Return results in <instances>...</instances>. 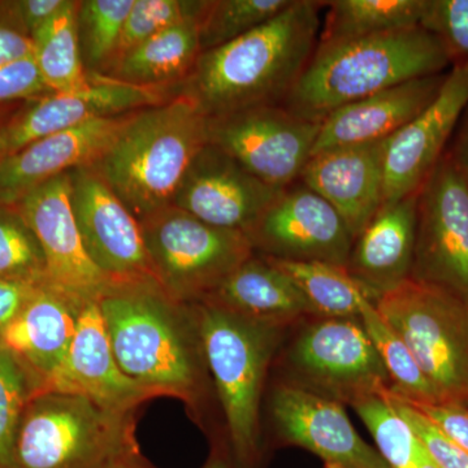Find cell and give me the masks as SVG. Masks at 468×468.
I'll return each mask as SVG.
<instances>
[{
  "label": "cell",
  "mask_w": 468,
  "mask_h": 468,
  "mask_svg": "<svg viewBox=\"0 0 468 468\" xmlns=\"http://www.w3.org/2000/svg\"><path fill=\"white\" fill-rule=\"evenodd\" d=\"M0 279L48 284L46 261L36 234L16 206L0 203Z\"/></svg>",
  "instance_id": "obj_34"
},
{
  "label": "cell",
  "mask_w": 468,
  "mask_h": 468,
  "mask_svg": "<svg viewBox=\"0 0 468 468\" xmlns=\"http://www.w3.org/2000/svg\"><path fill=\"white\" fill-rule=\"evenodd\" d=\"M43 392L84 397L124 414H134L144 402L156 399L120 368L97 301L82 307L69 349Z\"/></svg>",
  "instance_id": "obj_19"
},
{
  "label": "cell",
  "mask_w": 468,
  "mask_h": 468,
  "mask_svg": "<svg viewBox=\"0 0 468 468\" xmlns=\"http://www.w3.org/2000/svg\"><path fill=\"white\" fill-rule=\"evenodd\" d=\"M282 190L207 143L193 159L172 206L209 226L246 233Z\"/></svg>",
  "instance_id": "obj_17"
},
{
  "label": "cell",
  "mask_w": 468,
  "mask_h": 468,
  "mask_svg": "<svg viewBox=\"0 0 468 468\" xmlns=\"http://www.w3.org/2000/svg\"><path fill=\"white\" fill-rule=\"evenodd\" d=\"M101 468H158L154 466L153 463H150L146 458L141 454L140 449H135V451H132L129 452H125V454L120 455V457L115 458L109 462V463L104 464L103 467Z\"/></svg>",
  "instance_id": "obj_45"
},
{
  "label": "cell",
  "mask_w": 468,
  "mask_h": 468,
  "mask_svg": "<svg viewBox=\"0 0 468 468\" xmlns=\"http://www.w3.org/2000/svg\"><path fill=\"white\" fill-rule=\"evenodd\" d=\"M84 306L48 284L41 285L0 337V349L16 360L33 394L46 389L63 362Z\"/></svg>",
  "instance_id": "obj_22"
},
{
  "label": "cell",
  "mask_w": 468,
  "mask_h": 468,
  "mask_svg": "<svg viewBox=\"0 0 468 468\" xmlns=\"http://www.w3.org/2000/svg\"><path fill=\"white\" fill-rule=\"evenodd\" d=\"M140 226L156 282L185 304L205 301L255 252L245 233L209 226L176 206Z\"/></svg>",
  "instance_id": "obj_8"
},
{
  "label": "cell",
  "mask_w": 468,
  "mask_h": 468,
  "mask_svg": "<svg viewBox=\"0 0 468 468\" xmlns=\"http://www.w3.org/2000/svg\"><path fill=\"white\" fill-rule=\"evenodd\" d=\"M207 5L208 0H134L126 17L113 66L126 52L155 34L184 21L201 20Z\"/></svg>",
  "instance_id": "obj_35"
},
{
  "label": "cell",
  "mask_w": 468,
  "mask_h": 468,
  "mask_svg": "<svg viewBox=\"0 0 468 468\" xmlns=\"http://www.w3.org/2000/svg\"><path fill=\"white\" fill-rule=\"evenodd\" d=\"M420 27L441 42L451 69L468 70V0H427Z\"/></svg>",
  "instance_id": "obj_37"
},
{
  "label": "cell",
  "mask_w": 468,
  "mask_h": 468,
  "mask_svg": "<svg viewBox=\"0 0 468 468\" xmlns=\"http://www.w3.org/2000/svg\"><path fill=\"white\" fill-rule=\"evenodd\" d=\"M245 234L263 257L343 267L354 242L340 214L300 180L285 187Z\"/></svg>",
  "instance_id": "obj_12"
},
{
  "label": "cell",
  "mask_w": 468,
  "mask_h": 468,
  "mask_svg": "<svg viewBox=\"0 0 468 468\" xmlns=\"http://www.w3.org/2000/svg\"><path fill=\"white\" fill-rule=\"evenodd\" d=\"M427 0H334L324 2L319 43L367 38L419 27Z\"/></svg>",
  "instance_id": "obj_27"
},
{
  "label": "cell",
  "mask_w": 468,
  "mask_h": 468,
  "mask_svg": "<svg viewBox=\"0 0 468 468\" xmlns=\"http://www.w3.org/2000/svg\"><path fill=\"white\" fill-rule=\"evenodd\" d=\"M39 286L17 280L0 279V337L20 315Z\"/></svg>",
  "instance_id": "obj_42"
},
{
  "label": "cell",
  "mask_w": 468,
  "mask_h": 468,
  "mask_svg": "<svg viewBox=\"0 0 468 468\" xmlns=\"http://www.w3.org/2000/svg\"><path fill=\"white\" fill-rule=\"evenodd\" d=\"M34 55V42L15 0H0V67Z\"/></svg>",
  "instance_id": "obj_40"
},
{
  "label": "cell",
  "mask_w": 468,
  "mask_h": 468,
  "mask_svg": "<svg viewBox=\"0 0 468 468\" xmlns=\"http://www.w3.org/2000/svg\"><path fill=\"white\" fill-rule=\"evenodd\" d=\"M448 72L402 82L329 113L320 125L313 155L335 147L387 141L436 100Z\"/></svg>",
  "instance_id": "obj_23"
},
{
  "label": "cell",
  "mask_w": 468,
  "mask_h": 468,
  "mask_svg": "<svg viewBox=\"0 0 468 468\" xmlns=\"http://www.w3.org/2000/svg\"><path fill=\"white\" fill-rule=\"evenodd\" d=\"M69 193L68 172L36 187L14 206L41 245L48 285L84 306L100 298L110 280L85 250Z\"/></svg>",
  "instance_id": "obj_15"
},
{
  "label": "cell",
  "mask_w": 468,
  "mask_h": 468,
  "mask_svg": "<svg viewBox=\"0 0 468 468\" xmlns=\"http://www.w3.org/2000/svg\"><path fill=\"white\" fill-rule=\"evenodd\" d=\"M468 406V405H467Z\"/></svg>",
  "instance_id": "obj_50"
},
{
  "label": "cell",
  "mask_w": 468,
  "mask_h": 468,
  "mask_svg": "<svg viewBox=\"0 0 468 468\" xmlns=\"http://www.w3.org/2000/svg\"><path fill=\"white\" fill-rule=\"evenodd\" d=\"M268 260L291 277L318 316L359 318L363 306L374 301L346 267L323 261Z\"/></svg>",
  "instance_id": "obj_28"
},
{
  "label": "cell",
  "mask_w": 468,
  "mask_h": 468,
  "mask_svg": "<svg viewBox=\"0 0 468 468\" xmlns=\"http://www.w3.org/2000/svg\"><path fill=\"white\" fill-rule=\"evenodd\" d=\"M393 408L414 431L428 457L439 468H468V452L443 435L418 410L410 406L392 388L385 392Z\"/></svg>",
  "instance_id": "obj_38"
},
{
  "label": "cell",
  "mask_w": 468,
  "mask_h": 468,
  "mask_svg": "<svg viewBox=\"0 0 468 468\" xmlns=\"http://www.w3.org/2000/svg\"><path fill=\"white\" fill-rule=\"evenodd\" d=\"M50 92L34 57L0 67V106L11 101L36 100Z\"/></svg>",
  "instance_id": "obj_39"
},
{
  "label": "cell",
  "mask_w": 468,
  "mask_h": 468,
  "mask_svg": "<svg viewBox=\"0 0 468 468\" xmlns=\"http://www.w3.org/2000/svg\"><path fill=\"white\" fill-rule=\"evenodd\" d=\"M203 302L261 324L288 329L318 316L284 271L254 252Z\"/></svg>",
  "instance_id": "obj_25"
},
{
  "label": "cell",
  "mask_w": 468,
  "mask_h": 468,
  "mask_svg": "<svg viewBox=\"0 0 468 468\" xmlns=\"http://www.w3.org/2000/svg\"><path fill=\"white\" fill-rule=\"evenodd\" d=\"M3 159H5V154H3L2 150H0V163L3 162Z\"/></svg>",
  "instance_id": "obj_49"
},
{
  "label": "cell",
  "mask_w": 468,
  "mask_h": 468,
  "mask_svg": "<svg viewBox=\"0 0 468 468\" xmlns=\"http://www.w3.org/2000/svg\"><path fill=\"white\" fill-rule=\"evenodd\" d=\"M385 392L359 397L350 406L368 428L378 454L389 468H418L426 451Z\"/></svg>",
  "instance_id": "obj_32"
},
{
  "label": "cell",
  "mask_w": 468,
  "mask_h": 468,
  "mask_svg": "<svg viewBox=\"0 0 468 468\" xmlns=\"http://www.w3.org/2000/svg\"><path fill=\"white\" fill-rule=\"evenodd\" d=\"M32 394L16 360L0 349V468H14L17 430Z\"/></svg>",
  "instance_id": "obj_36"
},
{
  "label": "cell",
  "mask_w": 468,
  "mask_h": 468,
  "mask_svg": "<svg viewBox=\"0 0 468 468\" xmlns=\"http://www.w3.org/2000/svg\"><path fill=\"white\" fill-rule=\"evenodd\" d=\"M135 449L134 414L73 394L43 392L33 394L24 410L14 468H101Z\"/></svg>",
  "instance_id": "obj_6"
},
{
  "label": "cell",
  "mask_w": 468,
  "mask_h": 468,
  "mask_svg": "<svg viewBox=\"0 0 468 468\" xmlns=\"http://www.w3.org/2000/svg\"><path fill=\"white\" fill-rule=\"evenodd\" d=\"M468 104V70L449 69L435 101L384 141V205L418 193L448 150Z\"/></svg>",
  "instance_id": "obj_16"
},
{
  "label": "cell",
  "mask_w": 468,
  "mask_h": 468,
  "mask_svg": "<svg viewBox=\"0 0 468 468\" xmlns=\"http://www.w3.org/2000/svg\"><path fill=\"white\" fill-rule=\"evenodd\" d=\"M440 431L468 452V406L461 403H420L405 399Z\"/></svg>",
  "instance_id": "obj_41"
},
{
  "label": "cell",
  "mask_w": 468,
  "mask_h": 468,
  "mask_svg": "<svg viewBox=\"0 0 468 468\" xmlns=\"http://www.w3.org/2000/svg\"><path fill=\"white\" fill-rule=\"evenodd\" d=\"M294 0H208L199 23L201 51L241 38L291 7Z\"/></svg>",
  "instance_id": "obj_33"
},
{
  "label": "cell",
  "mask_w": 468,
  "mask_h": 468,
  "mask_svg": "<svg viewBox=\"0 0 468 468\" xmlns=\"http://www.w3.org/2000/svg\"><path fill=\"white\" fill-rule=\"evenodd\" d=\"M322 122L294 115L282 106H255L208 117V143L236 159L276 189L300 180Z\"/></svg>",
  "instance_id": "obj_11"
},
{
  "label": "cell",
  "mask_w": 468,
  "mask_h": 468,
  "mask_svg": "<svg viewBox=\"0 0 468 468\" xmlns=\"http://www.w3.org/2000/svg\"><path fill=\"white\" fill-rule=\"evenodd\" d=\"M298 326L282 356L285 383L341 405L392 388L360 318L314 316Z\"/></svg>",
  "instance_id": "obj_9"
},
{
  "label": "cell",
  "mask_w": 468,
  "mask_h": 468,
  "mask_svg": "<svg viewBox=\"0 0 468 468\" xmlns=\"http://www.w3.org/2000/svg\"><path fill=\"white\" fill-rule=\"evenodd\" d=\"M384 141L314 154L300 181L340 214L354 239L384 206Z\"/></svg>",
  "instance_id": "obj_21"
},
{
  "label": "cell",
  "mask_w": 468,
  "mask_h": 468,
  "mask_svg": "<svg viewBox=\"0 0 468 468\" xmlns=\"http://www.w3.org/2000/svg\"><path fill=\"white\" fill-rule=\"evenodd\" d=\"M79 0H67L60 12L32 37L34 60L52 92L72 91L91 81L80 58L76 16Z\"/></svg>",
  "instance_id": "obj_29"
},
{
  "label": "cell",
  "mask_w": 468,
  "mask_h": 468,
  "mask_svg": "<svg viewBox=\"0 0 468 468\" xmlns=\"http://www.w3.org/2000/svg\"><path fill=\"white\" fill-rule=\"evenodd\" d=\"M448 68L441 42L420 26L353 41L318 42L282 106L302 119L322 122L340 107L402 82L441 75Z\"/></svg>",
  "instance_id": "obj_3"
},
{
  "label": "cell",
  "mask_w": 468,
  "mask_h": 468,
  "mask_svg": "<svg viewBox=\"0 0 468 468\" xmlns=\"http://www.w3.org/2000/svg\"><path fill=\"white\" fill-rule=\"evenodd\" d=\"M201 20L184 21L151 37L120 58L106 79L141 88L180 89L202 54Z\"/></svg>",
  "instance_id": "obj_26"
},
{
  "label": "cell",
  "mask_w": 468,
  "mask_h": 468,
  "mask_svg": "<svg viewBox=\"0 0 468 468\" xmlns=\"http://www.w3.org/2000/svg\"><path fill=\"white\" fill-rule=\"evenodd\" d=\"M324 2L294 0L267 24L205 51L178 94L207 117L255 106H282L315 52Z\"/></svg>",
  "instance_id": "obj_2"
},
{
  "label": "cell",
  "mask_w": 468,
  "mask_h": 468,
  "mask_svg": "<svg viewBox=\"0 0 468 468\" xmlns=\"http://www.w3.org/2000/svg\"><path fill=\"white\" fill-rule=\"evenodd\" d=\"M359 318L383 360L394 392L411 402H441L408 345L381 318L374 301H368L363 306Z\"/></svg>",
  "instance_id": "obj_31"
},
{
  "label": "cell",
  "mask_w": 468,
  "mask_h": 468,
  "mask_svg": "<svg viewBox=\"0 0 468 468\" xmlns=\"http://www.w3.org/2000/svg\"><path fill=\"white\" fill-rule=\"evenodd\" d=\"M97 303L126 377L201 420L212 383L194 304L169 297L155 279L110 282Z\"/></svg>",
  "instance_id": "obj_1"
},
{
  "label": "cell",
  "mask_w": 468,
  "mask_h": 468,
  "mask_svg": "<svg viewBox=\"0 0 468 468\" xmlns=\"http://www.w3.org/2000/svg\"><path fill=\"white\" fill-rule=\"evenodd\" d=\"M132 113L92 120L39 138L5 156L0 163V203L16 205L52 178L90 167L109 149Z\"/></svg>",
  "instance_id": "obj_20"
},
{
  "label": "cell",
  "mask_w": 468,
  "mask_h": 468,
  "mask_svg": "<svg viewBox=\"0 0 468 468\" xmlns=\"http://www.w3.org/2000/svg\"><path fill=\"white\" fill-rule=\"evenodd\" d=\"M270 415L280 439L307 449L325 463L346 468H389L351 424L341 403L280 381Z\"/></svg>",
  "instance_id": "obj_18"
},
{
  "label": "cell",
  "mask_w": 468,
  "mask_h": 468,
  "mask_svg": "<svg viewBox=\"0 0 468 468\" xmlns=\"http://www.w3.org/2000/svg\"><path fill=\"white\" fill-rule=\"evenodd\" d=\"M208 117L183 94L135 111L109 149L90 165L138 220L174 203L199 150Z\"/></svg>",
  "instance_id": "obj_4"
},
{
  "label": "cell",
  "mask_w": 468,
  "mask_h": 468,
  "mask_svg": "<svg viewBox=\"0 0 468 468\" xmlns=\"http://www.w3.org/2000/svg\"><path fill=\"white\" fill-rule=\"evenodd\" d=\"M418 193L384 205L354 239L346 268L375 302L411 275Z\"/></svg>",
  "instance_id": "obj_24"
},
{
  "label": "cell",
  "mask_w": 468,
  "mask_h": 468,
  "mask_svg": "<svg viewBox=\"0 0 468 468\" xmlns=\"http://www.w3.org/2000/svg\"><path fill=\"white\" fill-rule=\"evenodd\" d=\"M133 5L134 0H79L77 41L82 67L90 79L109 75Z\"/></svg>",
  "instance_id": "obj_30"
},
{
  "label": "cell",
  "mask_w": 468,
  "mask_h": 468,
  "mask_svg": "<svg viewBox=\"0 0 468 468\" xmlns=\"http://www.w3.org/2000/svg\"><path fill=\"white\" fill-rule=\"evenodd\" d=\"M325 468H346V467L338 466V464L325 463Z\"/></svg>",
  "instance_id": "obj_48"
},
{
  "label": "cell",
  "mask_w": 468,
  "mask_h": 468,
  "mask_svg": "<svg viewBox=\"0 0 468 468\" xmlns=\"http://www.w3.org/2000/svg\"><path fill=\"white\" fill-rule=\"evenodd\" d=\"M194 310L237 468H254L261 454V396L285 329L251 322L209 302L194 304Z\"/></svg>",
  "instance_id": "obj_5"
},
{
  "label": "cell",
  "mask_w": 468,
  "mask_h": 468,
  "mask_svg": "<svg viewBox=\"0 0 468 468\" xmlns=\"http://www.w3.org/2000/svg\"><path fill=\"white\" fill-rule=\"evenodd\" d=\"M418 468H439V467H437L436 464L433 463V462L430 460V457H428V454L426 452H424L423 457H421V460L419 461Z\"/></svg>",
  "instance_id": "obj_47"
},
{
  "label": "cell",
  "mask_w": 468,
  "mask_h": 468,
  "mask_svg": "<svg viewBox=\"0 0 468 468\" xmlns=\"http://www.w3.org/2000/svg\"><path fill=\"white\" fill-rule=\"evenodd\" d=\"M70 206L92 263L110 282L155 279L140 220L92 167L69 172Z\"/></svg>",
  "instance_id": "obj_13"
},
{
  "label": "cell",
  "mask_w": 468,
  "mask_h": 468,
  "mask_svg": "<svg viewBox=\"0 0 468 468\" xmlns=\"http://www.w3.org/2000/svg\"><path fill=\"white\" fill-rule=\"evenodd\" d=\"M167 89L141 88L106 77H92L84 88L50 92L0 122V150L5 156L48 135L92 120L126 115L171 100Z\"/></svg>",
  "instance_id": "obj_14"
},
{
  "label": "cell",
  "mask_w": 468,
  "mask_h": 468,
  "mask_svg": "<svg viewBox=\"0 0 468 468\" xmlns=\"http://www.w3.org/2000/svg\"><path fill=\"white\" fill-rule=\"evenodd\" d=\"M441 402L468 405V303L409 279L377 302Z\"/></svg>",
  "instance_id": "obj_7"
},
{
  "label": "cell",
  "mask_w": 468,
  "mask_h": 468,
  "mask_svg": "<svg viewBox=\"0 0 468 468\" xmlns=\"http://www.w3.org/2000/svg\"><path fill=\"white\" fill-rule=\"evenodd\" d=\"M203 468H233L232 464H230L228 457L223 454L220 451L212 452L209 460L206 462L205 466Z\"/></svg>",
  "instance_id": "obj_46"
},
{
  "label": "cell",
  "mask_w": 468,
  "mask_h": 468,
  "mask_svg": "<svg viewBox=\"0 0 468 468\" xmlns=\"http://www.w3.org/2000/svg\"><path fill=\"white\" fill-rule=\"evenodd\" d=\"M66 3L67 0H15L18 15L32 37L57 16Z\"/></svg>",
  "instance_id": "obj_43"
},
{
  "label": "cell",
  "mask_w": 468,
  "mask_h": 468,
  "mask_svg": "<svg viewBox=\"0 0 468 468\" xmlns=\"http://www.w3.org/2000/svg\"><path fill=\"white\" fill-rule=\"evenodd\" d=\"M410 279L468 303V178L448 150L418 193Z\"/></svg>",
  "instance_id": "obj_10"
},
{
  "label": "cell",
  "mask_w": 468,
  "mask_h": 468,
  "mask_svg": "<svg viewBox=\"0 0 468 468\" xmlns=\"http://www.w3.org/2000/svg\"><path fill=\"white\" fill-rule=\"evenodd\" d=\"M448 151L454 162L457 163L458 167L468 178V104L462 113Z\"/></svg>",
  "instance_id": "obj_44"
}]
</instances>
